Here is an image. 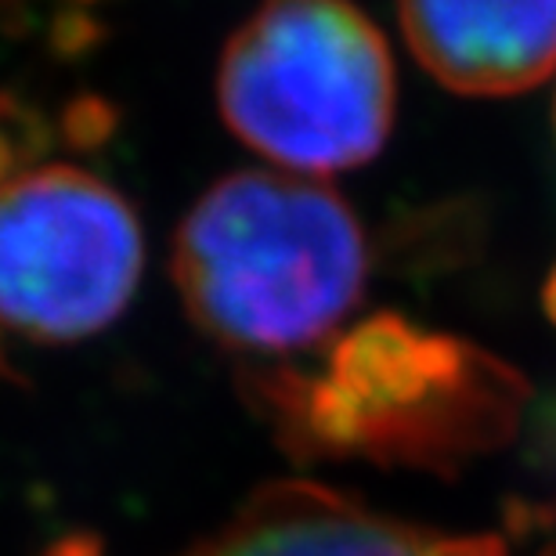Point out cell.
<instances>
[{
    "instance_id": "cell-1",
    "label": "cell",
    "mask_w": 556,
    "mask_h": 556,
    "mask_svg": "<svg viewBox=\"0 0 556 556\" xmlns=\"http://www.w3.org/2000/svg\"><path fill=\"white\" fill-rule=\"evenodd\" d=\"M247 402L293 459H369L452 473L517 433L528 383L492 351L394 311L332 343L326 365L239 369Z\"/></svg>"
},
{
    "instance_id": "cell-2",
    "label": "cell",
    "mask_w": 556,
    "mask_h": 556,
    "mask_svg": "<svg viewBox=\"0 0 556 556\" xmlns=\"http://www.w3.org/2000/svg\"><path fill=\"white\" fill-rule=\"evenodd\" d=\"M174 286L195 329L242 369L337 337L369 282V239L348 199L307 177L242 170L177 228Z\"/></svg>"
},
{
    "instance_id": "cell-3",
    "label": "cell",
    "mask_w": 556,
    "mask_h": 556,
    "mask_svg": "<svg viewBox=\"0 0 556 556\" xmlns=\"http://www.w3.org/2000/svg\"><path fill=\"white\" fill-rule=\"evenodd\" d=\"M217 105L231 135L264 160L340 174L391 138L394 59L351 0H261L225 43Z\"/></svg>"
},
{
    "instance_id": "cell-4",
    "label": "cell",
    "mask_w": 556,
    "mask_h": 556,
    "mask_svg": "<svg viewBox=\"0 0 556 556\" xmlns=\"http://www.w3.org/2000/svg\"><path fill=\"white\" fill-rule=\"evenodd\" d=\"M141 220L124 192L73 163L29 166L0 185V332L76 343L135 300Z\"/></svg>"
},
{
    "instance_id": "cell-5",
    "label": "cell",
    "mask_w": 556,
    "mask_h": 556,
    "mask_svg": "<svg viewBox=\"0 0 556 556\" xmlns=\"http://www.w3.org/2000/svg\"><path fill=\"white\" fill-rule=\"evenodd\" d=\"M181 556H514L495 535H444L311 481L268 484Z\"/></svg>"
},
{
    "instance_id": "cell-6",
    "label": "cell",
    "mask_w": 556,
    "mask_h": 556,
    "mask_svg": "<svg viewBox=\"0 0 556 556\" xmlns=\"http://www.w3.org/2000/svg\"><path fill=\"white\" fill-rule=\"evenodd\" d=\"M419 65L455 94L506 98L556 70V0H397Z\"/></svg>"
},
{
    "instance_id": "cell-7",
    "label": "cell",
    "mask_w": 556,
    "mask_h": 556,
    "mask_svg": "<svg viewBox=\"0 0 556 556\" xmlns=\"http://www.w3.org/2000/svg\"><path fill=\"white\" fill-rule=\"evenodd\" d=\"M29 26V0H0V29L22 33Z\"/></svg>"
},
{
    "instance_id": "cell-8",
    "label": "cell",
    "mask_w": 556,
    "mask_h": 556,
    "mask_svg": "<svg viewBox=\"0 0 556 556\" xmlns=\"http://www.w3.org/2000/svg\"><path fill=\"white\" fill-rule=\"evenodd\" d=\"M542 307H546L549 321L556 326V264H553V271L546 278V286H542Z\"/></svg>"
},
{
    "instance_id": "cell-9",
    "label": "cell",
    "mask_w": 556,
    "mask_h": 556,
    "mask_svg": "<svg viewBox=\"0 0 556 556\" xmlns=\"http://www.w3.org/2000/svg\"><path fill=\"white\" fill-rule=\"evenodd\" d=\"M553 116H556V105H553Z\"/></svg>"
}]
</instances>
